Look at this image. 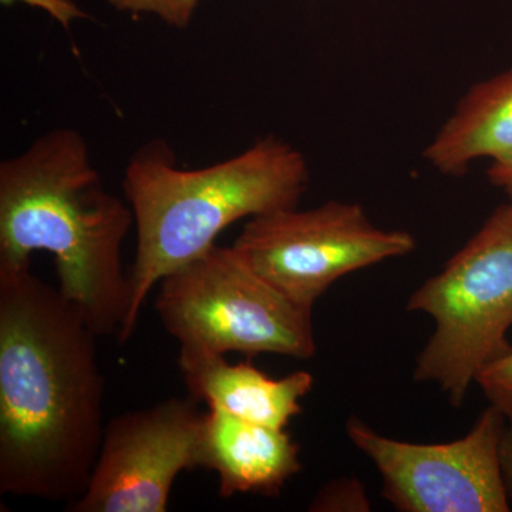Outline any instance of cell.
<instances>
[{
	"instance_id": "1",
	"label": "cell",
	"mask_w": 512,
	"mask_h": 512,
	"mask_svg": "<svg viewBox=\"0 0 512 512\" xmlns=\"http://www.w3.org/2000/svg\"><path fill=\"white\" fill-rule=\"evenodd\" d=\"M82 312L32 262H0V493L66 501L103 441L104 377Z\"/></svg>"
},
{
	"instance_id": "2",
	"label": "cell",
	"mask_w": 512,
	"mask_h": 512,
	"mask_svg": "<svg viewBox=\"0 0 512 512\" xmlns=\"http://www.w3.org/2000/svg\"><path fill=\"white\" fill-rule=\"evenodd\" d=\"M133 210L104 187L74 128L47 131L0 164V262L55 258L59 291L99 338L119 336L131 306L123 245Z\"/></svg>"
},
{
	"instance_id": "3",
	"label": "cell",
	"mask_w": 512,
	"mask_h": 512,
	"mask_svg": "<svg viewBox=\"0 0 512 512\" xmlns=\"http://www.w3.org/2000/svg\"><path fill=\"white\" fill-rule=\"evenodd\" d=\"M309 184L301 151L276 137L200 170H181L170 146L153 140L128 161L124 194L137 227L128 272L130 313L119 343L133 336L154 285L214 247L229 225L298 207Z\"/></svg>"
},
{
	"instance_id": "4",
	"label": "cell",
	"mask_w": 512,
	"mask_h": 512,
	"mask_svg": "<svg viewBox=\"0 0 512 512\" xmlns=\"http://www.w3.org/2000/svg\"><path fill=\"white\" fill-rule=\"evenodd\" d=\"M407 311L434 320L414 379L437 384L451 406H461L485 367L512 350V202L413 292Z\"/></svg>"
},
{
	"instance_id": "5",
	"label": "cell",
	"mask_w": 512,
	"mask_h": 512,
	"mask_svg": "<svg viewBox=\"0 0 512 512\" xmlns=\"http://www.w3.org/2000/svg\"><path fill=\"white\" fill-rule=\"evenodd\" d=\"M156 309L181 350L309 360L318 349L313 312L269 284L234 247L214 245L161 279Z\"/></svg>"
},
{
	"instance_id": "6",
	"label": "cell",
	"mask_w": 512,
	"mask_h": 512,
	"mask_svg": "<svg viewBox=\"0 0 512 512\" xmlns=\"http://www.w3.org/2000/svg\"><path fill=\"white\" fill-rule=\"evenodd\" d=\"M232 247L269 284L313 312L343 276L409 255L416 241L407 231L376 227L362 205L329 201L251 218Z\"/></svg>"
},
{
	"instance_id": "7",
	"label": "cell",
	"mask_w": 512,
	"mask_h": 512,
	"mask_svg": "<svg viewBox=\"0 0 512 512\" xmlns=\"http://www.w3.org/2000/svg\"><path fill=\"white\" fill-rule=\"evenodd\" d=\"M508 419L493 406L466 436L416 444L382 436L362 420L348 421L353 446L379 471L382 497L402 512H508L501 448Z\"/></svg>"
},
{
	"instance_id": "8",
	"label": "cell",
	"mask_w": 512,
	"mask_h": 512,
	"mask_svg": "<svg viewBox=\"0 0 512 512\" xmlns=\"http://www.w3.org/2000/svg\"><path fill=\"white\" fill-rule=\"evenodd\" d=\"M204 416L194 397H173L113 417L86 490L66 510L167 511L175 478L200 467Z\"/></svg>"
},
{
	"instance_id": "9",
	"label": "cell",
	"mask_w": 512,
	"mask_h": 512,
	"mask_svg": "<svg viewBox=\"0 0 512 512\" xmlns=\"http://www.w3.org/2000/svg\"><path fill=\"white\" fill-rule=\"evenodd\" d=\"M200 467L220 478V495L278 497L301 473L299 447L285 429L242 420L208 409L200 444Z\"/></svg>"
},
{
	"instance_id": "10",
	"label": "cell",
	"mask_w": 512,
	"mask_h": 512,
	"mask_svg": "<svg viewBox=\"0 0 512 512\" xmlns=\"http://www.w3.org/2000/svg\"><path fill=\"white\" fill-rule=\"evenodd\" d=\"M178 365L197 402L275 429H285L303 412L301 400L315 382L308 372L272 379L251 363L229 365L222 355L192 350L180 349Z\"/></svg>"
},
{
	"instance_id": "11",
	"label": "cell",
	"mask_w": 512,
	"mask_h": 512,
	"mask_svg": "<svg viewBox=\"0 0 512 512\" xmlns=\"http://www.w3.org/2000/svg\"><path fill=\"white\" fill-rule=\"evenodd\" d=\"M424 157L441 174L464 175L473 161L512 160V67L474 84L457 104Z\"/></svg>"
},
{
	"instance_id": "12",
	"label": "cell",
	"mask_w": 512,
	"mask_h": 512,
	"mask_svg": "<svg viewBox=\"0 0 512 512\" xmlns=\"http://www.w3.org/2000/svg\"><path fill=\"white\" fill-rule=\"evenodd\" d=\"M117 12L154 15L175 29L190 26L200 0H106Z\"/></svg>"
},
{
	"instance_id": "13",
	"label": "cell",
	"mask_w": 512,
	"mask_h": 512,
	"mask_svg": "<svg viewBox=\"0 0 512 512\" xmlns=\"http://www.w3.org/2000/svg\"><path fill=\"white\" fill-rule=\"evenodd\" d=\"M476 384L490 406L512 421V350L485 367Z\"/></svg>"
},
{
	"instance_id": "14",
	"label": "cell",
	"mask_w": 512,
	"mask_h": 512,
	"mask_svg": "<svg viewBox=\"0 0 512 512\" xmlns=\"http://www.w3.org/2000/svg\"><path fill=\"white\" fill-rule=\"evenodd\" d=\"M311 511H367L365 490L362 484L352 480H339L325 485L313 498Z\"/></svg>"
},
{
	"instance_id": "15",
	"label": "cell",
	"mask_w": 512,
	"mask_h": 512,
	"mask_svg": "<svg viewBox=\"0 0 512 512\" xmlns=\"http://www.w3.org/2000/svg\"><path fill=\"white\" fill-rule=\"evenodd\" d=\"M0 2L5 6L13 5V3H25L33 8L46 10L56 22H59L67 30L72 26L73 20L89 18V15L73 0H0Z\"/></svg>"
},
{
	"instance_id": "16",
	"label": "cell",
	"mask_w": 512,
	"mask_h": 512,
	"mask_svg": "<svg viewBox=\"0 0 512 512\" xmlns=\"http://www.w3.org/2000/svg\"><path fill=\"white\" fill-rule=\"evenodd\" d=\"M491 184L503 190L512 202V160L505 163H491L488 168Z\"/></svg>"
},
{
	"instance_id": "17",
	"label": "cell",
	"mask_w": 512,
	"mask_h": 512,
	"mask_svg": "<svg viewBox=\"0 0 512 512\" xmlns=\"http://www.w3.org/2000/svg\"><path fill=\"white\" fill-rule=\"evenodd\" d=\"M501 461H503V474L508 497L512 507V421L508 420L503 437V448H501Z\"/></svg>"
}]
</instances>
